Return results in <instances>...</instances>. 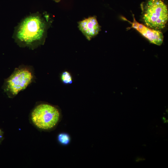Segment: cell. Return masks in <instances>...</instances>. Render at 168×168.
I'll return each instance as SVG.
<instances>
[{"instance_id":"9c48e42d","label":"cell","mask_w":168,"mask_h":168,"mask_svg":"<svg viewBox=\"0 0 168 168\" xmlns=\"http://www.w3.org/2000/svg\"><path fill=\"white\" fill-rule=\"evenodd\" d=\"M2 138V132L0 129V142H1Z\"/></svg>"},{"instance_id":"ba28073f","label":"cell","mask_w":168,"mask_h":168,"mask_svg":"<svg viewBox=\"0 0 168 168\" xmlns=\"http://www.w3.org/2000/svg\"><path fill=\"white\" fill-rule=\"evenodd\" d=\"M62 82L64 84H70L72 83V78L70 74L68 71L63 72L61 76Z\"/></svg>"},{"instance_id":"30bf717a","label":"cell","mask_w":168,"mask_h":168,"mask_svg":"<svg viewBox=\"0 0 168 168\" xmlns=\"http://www.w3.org/2000/svg\"><path fill=\"white\" fill-rule=\"evenodd\" d=\"M56 1H59L60 0H54Z\"/></svg>"},{"instance_id":"6da1fadb","label":"cell","mask_w":168,"mask_h":168,"mask_svg":"<svg viewBox=\"0 0 168 168\" xmlns=\"http://www.w3.org/2000/svg\"><path fill=\"white\" fill-rule=\"evenodd\" d=\"M48 22L47 18L41 14L30 15L17 26L14 38L20 46L34 49L44 43Z\"/></svg>"},{"instance_id":"5b68a950","label":"cell","mask_w":168,"mask_h":168,"mask_svg":"<svg viewBox=\"0 0 168 168\" xmlns=\"http://www.w3.org/2000/svg\"><path fill=\"white\" fill-rule=\"evenodd\" d=\"M133 22L128 21L131 24L132 28L136 29L146 38L150 43L158 45H161L162 44L164 37L161 31L152 29L138 23L135 20L133 16Z\"/></svg>"},{"instance_id":"7a4b0ae2","label":"cell","mask_w":168,"mask_h":168,"mask_svg":"<svg viewBox=\"0 0 168 168\" xmlns=\"http://www.w3.org/2000/svg\"><path fill=\"white\" fill-rule=\"evenodd\" d=\"M35 78L32 67L21 65L15 68L11 75L6 80L4 90L9 97L13 98L34 82Z\"/></svg>"},{"instance_id":"8992f818","label":"cell","mask_w":168,"mask_h":168,"mask_svg":"<svg viewBox=\"0 0 168 168\" xmlns=\"http://www.w3.org/2000/svg\"><path fill=\"white\" fill-rule=\"evenodd\" d=\"M78 27L88 40L97 35L100 30V26L95 16L89 17L79 21Z\"/></svg>"},{"instance_id":"52a82bcc","label":"cell","mask_w":168,"mask_h":168,"mask_svg":"<svg viewBox=\"0 0 168 168\" xmlns=\"http://www.w3.org/2000/svg\"><path fill=\"white\" fill-rule=\"evenodd\" d=\"M57 139L58 142L63 145L69 144L71 140L69 135L65 133H62L59 134L58 136Z\"/></svg>"},{"instance_id":"277c9868","label":"cell","mask_w":168,"mask_h":168,"mask_svg":"<svg viewBox=\"0 0 168 168\" xmlns=\"http://www.w3.org/2000/svg\"><path fill=\"white\" fill-rule=\"evenodd\" d=\"M142 18L147 27L155 30L164 28L168 20L167 5L162 0H149L146 3Z\"/></svg>"},{"instance_id":"3957f363","label":"cell","mask_w":168,"mask_h":168,"mask_svg":"<svg viewBox=\"0 0 168 168\" xmlns=\"http://www.w3.org/2000/svg\"><path fill=\"white\" fill-rule=\"evenodd\" d=\"M61 114L55 106L47 103L37 105L30 114L32 122L38 128L49 130L55 127L59 122Z\"/></svg>"}]
</instances>
